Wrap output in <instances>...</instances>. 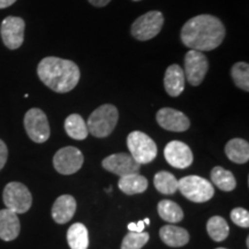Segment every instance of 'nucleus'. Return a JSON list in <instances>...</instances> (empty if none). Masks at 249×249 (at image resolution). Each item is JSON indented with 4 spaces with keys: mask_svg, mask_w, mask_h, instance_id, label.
Returning <instances> with one entry per match:
<instances>
[{
    "mask_svg": "<svg viewBox=\"0 0 249 249\" xmlns=\"http://www.w3.org/2000/svg\"><path fill=\"white\" fill-rule=\"evenodd\" d=\"M85 157L75 147H65L55 152L53 157V166L57 172L64 176L74 174L82 167Z\"/></svg>",
    "mask_w": 249,
    "mask_h": 249,
    "instance_id": "10",
    "label": "nucleus"
},
{
    "mask_svg": "<svg viewBox=\"0 0 249 249\" xmlns=\"http://www.w3.org/2000/svg\"><path fill=\"white\" fill-rule=\"evenodd\" d=\"M158 214L165 222L178 223L181 222L183 218L182 209L176 202L170 200H163L158 203Z\"/></svg>",
    "mask_w": 249,
    "mask_h": 249,
    "instance_id": "26",
    "label": "nucleus"
},
{
    "mask_svg": "<svg viewBox=\"0 0 249 249\" xmlns=\"http://www.w3.org/2000/svg\"><path fill=\"white\" fill-rule=\"evenodd\" d=\"M211 180L220 191L232 192L235 188L236 181L231 171L223 169L220 166L213 167L211 171Z\"/></svg>",
    "mask_w": 249,
    "mask_h": 249,
    "instance_id": "23",
    "label": "nucleus"
},
{
    "mask_svg": "<svg viewBox=\"0 0 249 249\" xmlns=\"http://www.w3.org/2000/svg\"><path fill=\"white\" fill-rule=\"evenodd\" d=\"M160 236L170 247H182L189 242V233L182 227L165 225L160 230Z\"/></svg>",
    "mask_w": 249,
    "mask_h": 249,
    "instance_id": "18",
    "label": "nucleus"
},
{
    "mask_svg": "<svg viewBox=\"0 0 249 249\" xmlns=\"http://www.w3.org/2000/svg\"><path fill=\"white\" fill-rule=\"evenodd\" d=\"M65 130H66L67 135L74 140H82L87 139L88 136V127L87 123L80 114L73 113L68 116L65 120Z\"/></svg>",
    "mask_w": 249,
    "mask_h": 249,
    "instance_id": "22",
    "label": "nucleus"
},
{
    "mask_svg": "<svg viewBox=\"0 0 249 249\" xmlns=\"http://www.w3.org/2000/svg\"><path fill=\"white\" fill-rule=\"evenodd\" d=\"M144 222L140 220L138 223H129L128 224V230L130 232H143L144 231Z\"/></svg>",
    "mask_w": 249,
    "mask_h": 249,
    "instance_id": "31",
    "label": "nucleus"
},
{
    "mask_svg": "<svg viewBox=\"0 0 249 249\" xmlns=\"http://www.w3.org/2000/svg\"><path fill=\"white\" fill-rule=\"evenodd\" d=\"M165 160L176 169H186L193 163L191 148L181 141H171L164 149Z\"/></svg>",
    "mask_w": 249,
    "mask_h": 249,
    "instance_id": "13",
    "label": "nucleus"
},
{
    "mask_svg": "<svg viewBox=\"0 0 249 249\" xmlns=\"http://www.w3.org/2000/svg\"><path fill=\"white\" fill-rule=\"evenodd\" d=\"M76 211V201L71 195H61L55 200L51 213L55 223L66 224L73 218Z\"/></svg>",
    "mask_w": 249,
    "mask_h": 249,
    "instance_id": "17",
    "label": "nucleus"
},
{
    "mask_svg": "<svg viewBox=\"0 0 249 249\" xmlns=\"http://www.w3.org/2000/svg\"><path fill=\"white\" fill-rule=\"evenodd\" d=\"M26 22L18 17H7L0 27V35L6 48L17 50L23 44Z\"/></svg>",
    "mask_w": 249,
    "mask_h": 249,
    "instance_id": "11",
    "label": "nucleus"
},
{
    "mask_svg": "<svg viewBox=\"0 0 249 249\" xmlns=\"http://www.w3.org/2000/svg\"><path fill=\"white\" fill-rule=\"evenodd\" d=\"M186 77L181 66L173 64L167 67L164 75V88L171 97H178L185 90Z\"/></svg>",
    "mask_w": 249,
    "mask_h": 249,
    "instance_id": "15",
    "label": "nucleus"
},
{
    "mask_svg": "<svg viewBox=\"0 0 249 249\" xmlns=\"http://www.w3.org/2000/svg\"><path fill=\"white\" fill-rule=\"evenodd\" d=\"M231 219L235 225L248 229L249 226V213L244 208H235L231 213Z\"/></svg>",
    "mask_w": 249,
    "mask_h": 249,
    "instance_id": "29",
    "label": "nucleus"
},
{
    "mask_svg": "<svg viewBox=\"0 0 249 249\" xmlns=\"http://www.w3.org/2000/svg\"><path fill=\"white\" fill-rule=\"evenodd\" d=\"M226 35L225 26L219 18L210 14L192 18L180 31L182 44L191 50L213 51L223 43Z\"/></svg>",
    "mask_w": 249,
    "mask_h": 249,
    "instance_id": "1",
    "label": "nucleus"
},
{
    "mask_svg": "<svg viewBox=\"0 0 249 249\" xmlns=\"http://www.w3.org/2000/svg\"><path fill=\"white\" fill-rule=\"evenodd\" d=\"M118 186H119L120 191L127 195L141 194V193L147 191L148 180L141 174L132 173L128 176L121 177Z\"/></svg>",
    "mask_w": 249,
    "mask_h": 249,
    "instance_id": "20",
    "label": "nucleus"
},
{
    "mask_svg": "<svg viewBox=\"0 0 249 249\" xmlns=\"http://www.w3.org/2000/svg\"><path fill=\"white\" fill-rule=\"evenodd\" d=\"M216 249H226V248H216Z\"/></svg>",
    "mask_w": 249,
    "mask_h": 249,
    "instance_id": "35",
    "label": "nucleus"
},
{
    "mask_svg": "<svg viewBox=\"0 0 249 249\" xmlns=\"http://www.w3.org/2000/svg\"><path fill=\"white\" fill-rule=\"evenodd\" d=\"M143 222H144V225H149V224H150V219H149V218H145Z\"/></svg>",
    "mask_w": 249,
    "mask_h": 249,
    "instance_id": "34",
    "label": "nucleus"
},
{
    "mask_svg": "<svg viewBox=\"0 0 249 249\" xmlns=\"http://www.w3.org/2000/svg\"><path fill=\"white\" fill-rule=\"evenodd\" d=\"M67 242L71 249H88L89 234L86 225L81 223L73 224L67 231Z\"/></svg>",
    "mask_w": 249,
    "mask_h": 249,
    "instance_id": "21",
    "label": "nucleus"
},
{
    "mask_svg": "<svg viewBox=\"0 0 249 249\" xmlns=\"http://www.w3.org/2000/svg\"><path fill=\"white\" fill-rule=\"evenodd\" d=\"M14 2H17V0H0V9L7 8L13 5Z\"/></svg>",
    "mask_w": 249,
    "mask_h": 249,
    "instance_id": "33",
    "label": "nucleus"
},
{
    "mask_svg": "<svg viewBox=\"0 0 249 249\" xmlns=\"http://www.w3.org/2000/svg\"><path fill=\"white\" fill-rule=\"evenodd\" d=\"M164 24V17L160 11H150L141 15L134 21L130 27V33L134 38L139 40H149L155 38L160 33Z\"/></svg>",
    "mask_w": 249,
    "mask_h": 249,
    "instance_id": "7",
    "label": "nucleus"
},
{
    "mask_svg": "<svg viewBox=\"0 0 249 249\" xmlns=\"http://www.w3.org/2000/svg\"><path fill=\"white\" fill-rule=\"evenodd\" d=\"M103 167L108 172L124 177L132 173H139L141 165L130 156V154H113L103 160Z\"/></svg>",
    "mask_w": 249,
    "mask_h": 249,
    "instance_id": "12",
    "label": "nucleus"
},
{
    "mask_svg": "<svg viewBox=\"0 0 249 249\" xmlns=\"http://www.w3.org/2000/svg\"><path fill=\"white\" fill-rule=\"evenodd\" d=\"M156 119L161 128L171 132H185L191 126V121L185 113L171 107L160 108L157 112Z\"/></svg>",
    "mask_w": 249,
    "mask_h": 249,
    "instance_id": "14",
    "label": "nucleus"
},
{
    "mask_svg": "<svg viewBox=\"0 0 249 249\" xmlns=\"http://www.w3.org/2000/svg\"><path fill=\"white\" fill-rule=\"evenodd\" d=\"M150 235L147 232H129L124 235L121 249H141L147 244Z\"/></svg>",
    "mask_w": 249,
    "mask_h": 249,
    "instance_id": "28",
    "label": "nucleus"
},
{
    "mask_svg": "<svg viewBox=\"0 0 249 249\" xmlns=\"http://www.w3.org/2000/svg\"><path fill=\"white\" fill-rule=\"evenodd\" d=\"M88 1L95 7H105L111 0H88Z\"/></svg>",
    "mask_w": 249,
    "mask_h": 249,
    "instance_id": "32",
    "label": "nucleus"
},
{
    "mask_svg": "<svg viewBox=\"0 0 249 249\" xmlns=\"http://www.w3.org/2000/svg\"><path fill=\"white\" fill-rule=\"evenodd\" d=\"M209 70V61L203 52L197 50H189L185 55V73L186 80L189 85L197 87L203 82Z\"/></svg>",
    "mask_w": 249,
    "mask_h": 249,
    "instance_id": "9",
    "label": "nucleus"
},
{
    "mask_svg": "<svg viewBox=\"0 0 249 249\" xmlns=\"http://www.w3.org/2000/svg\"><path fill=\"white\" fill-rule=\"evenodd\" d=\"M231 75L234 85L245 91L249 90V65L247 62H236L232 66Z\"/></svg>",
    "mask_w": 249,
    "mask_h": 249,
    "instance_id": "27",
    "label": "nucleus"
},
{
    "mask_svg": "<svg viewBox=\"0 0 249 249\" xmlns=\"http://www.w3.org/2000/svg\"><path fill=\"white\" fill-rule=\"evenodd\" d=\"M180 193L195 203H203L213 198L214 188L207 179L198 176H188L178 181Z\"/></svg>",
    "mask_w": 249,
    "mask_h": 249,
    "instance_id": "5",
    "label": "nucleus"
},
{
    "mask_svg": "<svg viewBox=\"0 0 249 249\" xmlns=\"http://www.w3.org/2000/svg\"><path fill=\"white\" fill-rule=\"evenodd\" d=\"M127 147L130 156L140 165L149 164L157 157V145L154 140L145 133L134 130L127 138Z\"/></svg>",
    "mask_w": 249,
    "mask_h": 249,
    "instance_id": "4",
    "label": "nucleus"
},
{
    "mask_svg": "<svg viewBox=\"0 0 249 249\" xmlns=\"http://www.w3.org/2000/svg\"><path fill=\"white\" fill-rule=\"evenodd\" d=\"M24 128L31 141L36 143H44L49 140L50 124L46 114L40 108H30L24 116Z\"/></svg>",
    "mask_w": 249,
    "mask_h": 249,
    "instance_id": "8",
    "label": "nucleus"
},
{
    "mask_svg": "<svg viewBox=\"0 0 249 249\" xmlns=\"http://www.w3.org/2000/svg\"><path fill=\"white\" fill-rule=\"evenodd\" d=\"M133 1H140V0H133Z\"/></svg>",
    "mask_w": 249,
    "mask_h": 249,
    "instance_id": "36",
    "label": "nucleus"
},
{
    "mask_svg": "<svg viewBox=\"0 0 249 249\" xmlns=\"http://www.w3.org/2000/svg\"><path fill=\"white\" fill-rule=\"evenodd\" d=\"M207 231L213 241L220 242L225 240L227 236H229L230 227L223 217L213 216L208 220Z\"/></svg>",
    "mask_w": 249,
    "mask_h": 249,
    "instance_id": "24",
    "label": "nucleus"
},
{
    "mask_svg": "<svg viewBox=\"0 0 249 249\" xmlns=\"http://www.w3.org/2000/svg\"><path fill=\"white\" fill-rule=\"evenodd\" d=\"M21 231V224L18 213L7 209L0 210V239L12 241L17 239Z\"/></svg>",
    "mask_w": 249,
    "mask_h": 249,
    "instance_id": "16",
    "label": "nucleus"
},
{
    "mask_svg": "<svg viewBox=\"0 0 249 249\" xmlns=\"http://www.w3.org/2000/svg\"><path fill=\"white\" fill-rule=\"evenodd\" d=\"M154 185L156 189L164 195H172L178 191V180L172 173L166 172V171L156 173Z\"/></svg>",
    "mask_w": 249,
    "mask_h": 249,
    "instance_id": "25",
    "label": "nucleus"
},
{
    "mask_svg": "<svg viewBox=\"0 0 249 249\" xmlns=\"http://www.w3.org/2000/svg\"><path fill=\"white\" fill-rule=\"evenodd\" d=\"M8 157V149L7 145L5 144V142L2 140H0V171L2 170V167L5 166L6 161H7Z\"/></svg>",
    "mask_w": 249,
    "mask_h": 249,
    "instance_id": "30",
    "label": "nucleus"
},
{
    "mask_svg": "<svg viewBox=\"0 0 249 249\" xmlns=\"http://www.w3.org/2000/svg\"><path fill=\"white\" fill-rule=\"evenodd\" d=\"M118 119H119V113L114 105H102L90 114L87 124L88 132L95 138H107L116 128Z\"/></svg>",
    "mask_w": 249,
    "mask_h": 249,
    "instance_id": "3",
    "label": "nucleus"
},
{
    "mask_svg": "<svg viewBox=\"0 0 249 249\" xmlns=\"http://www.w3.org/2000/svg\"><path fill=\"white\" fill-rule=\"evenodd\" d=\"M37 75L52 91L66 93L77 86L81 73L74 61L58 57H46L39 61Z\"/></svg>",
    "mask_w": 249,
    "mask_h": 249,
    "instance_id": "2",
    "label": "nucleus"
},
{
    "mask_svg": "<svg viewBox=\"0 0 249 249\" xmlns=\"http://www.w3.org/2000/svg\"><path fill=\"white\" fill-rule=\"evenodd\" d=\"M2 200L6 208L15 213H26L33 204V196L26 185L21 182H9L6 185Z\"/></svg>",
    "mask_w": 249,
    "mask_h": 249,
    "instance_id": "6",
    "label": "nucleus"
},
{
    "mask_svg": "<svg viewBox=\"0 0 249 249\" xmlns=\"http://www.w3.org/2000/svg\"><path fill=\"white\" fill-rule=\"evenodd\" d=\"M225 154L230 160L245 164L249 160V144L244 139H232L226 143Z\"/></svg>",
    "mask_w": 249,
    "mask_h": 249,
    "instance_id": "19",
    "label": "nucleus"
}]
</instances>
